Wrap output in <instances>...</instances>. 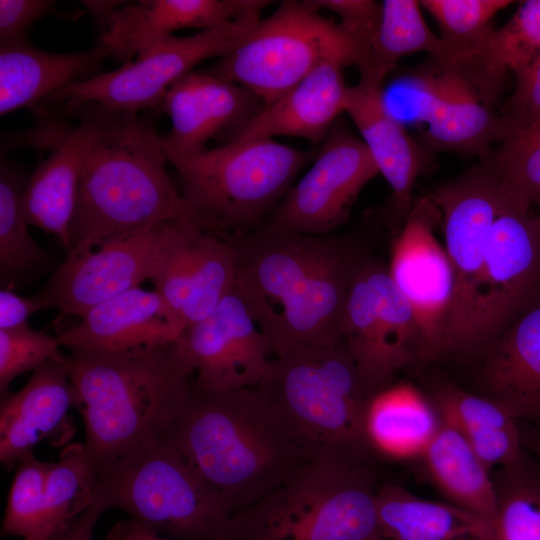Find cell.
Returning <instances> with one entry per match:
<instances>
[{
  "instance_id": "cell-1",
  "label": "cell",
  "mask_w": 540,
  "mask_h": 540,
  "mask_svg": "<svg viewBox=\"0 0 540 540\" xmlns=\"http://www.w3.org/2000/svg\"><path fill=\"white\" fill-rule=\"evenodd\" d=\"M223 240L234 252L235 287L275 358L342 342L347 296L366 257L354 241L268 222Z\"/></svg>"
},
{
  "instance_id": "cell-2",
  "label": "cell",
  "mask_w": 540,
  "mask_h": 540,
  "mask_svg": "<svg viewBox=\"0 0 540 540\" xmlns=\"http://www.w3.org/2000/svg\"><path fill=\"white\" fill-rule=\"evenodd\" d=\"M235 514L291 479L311 459L259 388L209 391L191 382L166 434Z\"/></svg>"
},
{
  "instance_id": "cell-3",
  "label": "cell",
  "mask_w": 540,
  "mask_h": 540,
  "mask_svg": "<svg viewBox=\"0 0 540 540\" xmlns=\"http://www.w3.org/2000/svg\"><path fill=\"white\" fill-rule=\"evenodd\" d=\"M84 446L96 466L154 443L179 417L193 366L180 342L94 357L66 356Z\"/></svg>"
},
{
  "instance_id": "cell-4",
  "label": "cell",
  "mask_w": 540,
  "mask_h": 540,
  "mask_svg": "<svg viewBox=\"0 0 540 540\" xmlns=\"http://www.w3.org/2000/svg\"><path fill=\"white\" fill-rule=\"evenodd\" d=\"M156 112L103 132L80 176L67 255L170 220L189 218L188 206L167 170Z\"/></svg>"
},
{
  "instance_id": "cell-5",
  "label": "cell",
  "mask_w": 540,
  "mask_h": 540,
  "mask_svg": "<svg viewBox=\"0 0 540 540\" xmlns=\"http://www.w3.org/2000/svg\"><path fill=\"white\" fill-rule=\"evenodd\" d=\"M311 460L372 466L365 415L377 392L345 344L305 346L273 358L258 386Z\"/></svg>"
},
{
  "instance_id": "cell-6",
  "label": "cell",
  "mask_w": 540,
  "mask_h": 540,
  "mask_svg": "<svg viewBox=\"0 0 540 540\" xmlns=\"http://www.w3.org/2000/svg\"><path fill=\"white\" fill-rule=\"evenodd\" d=\"M92 503L174 540H226L235 515L167 435L97 466Z\"/></svg>"
},
{
  "instance_id": "cell-7",
  "label": "cell",
  "mask_w": 540,
  "mask_h": 540,
  "mask_svg": "<svg viewBox=\"0 0 540 540\" xmlns=\"http://www.w3.org/2000/svg\"><path fill=\"white\" fill-rule=\"evenodd\" d=\"M314 155L268 138L167 159L180 177L191 220L227 239L262 225Z\"/></svg>"
},
{
  "instance_id": "cell-8",
  "label": "cell",
  "mask_w": 540,
  "mask_h": 540,
  "mask_svg": "<svg viewBox=\"0 0 540 540\" xmlns=\"http://www.w3.org/2000/svg\"><path fill=\"white\" fill-rule=\"evenodd\" d=\"M372 466L311 460L235 514L226 540H384Z\"/></svg>"
},
{
  "instance_id": "cell-9",
  "label": "cell",
  "mask_w": 540,
  "mask_h": 540,
  "mask_svg": "<svg viewBox=\"0 0 540 540\" xmlns=\"http://www.w3.org/2000/svg\"><path fill=\"white\" fill-rule=\"evenodd\" d=\"M366 60L365 50L309 0H285L205 71L243 85L266 106L326 62L359 68Z\"/></svg>"
},
{
  "instance_id": "cell-10",
  "label": "cell",
  "mask_w": 540,
  "mask_h": 540,
  "mask_svg": "<svg viewBox=\"0 0 540 540\" xmlns=\"http://www.w3.org/2000/svg\"><path fill=\"white\" fill-rule=\"evenodd\" d=\"M508 74L488 68L478 57L443 60L429 57L400 82L407 119L426 128L418 143L430 154L445 151L480 158L501 142L504 130L499 96Z\"/></svg>"
},
{
  "instance_id": "cell-11",
  "label": "cell",
  "mask_w": 540,
  "mask_h": 540,
  "mask_svg": "<svg viewBox=\"0 0 540 540\" xmlns=\"http://www.w3.org/2000/svg\"><path fill=\"white\" fill-rule=\"evenodd\" d=\"M261 18L200 31L194 35H170L140 51L135 60L114 71L76 82L45 98L41 107L59 106L64 114L93 103L110 110L138 113L155 110L167 91L208 58H222L239 46Z\"/></svg>"
},
{
  "instance_id": "cell-12",
  "label": "cell",
  "mask_w": 540,
  "mask_h": 540,
  "mask_svg": "<svg viewBox=\"0 0 540 540\" xmlns=\"http://www.w3.org/2000/svg\"><path fill=\"white\" fill-rule=\"evenodd\" d=\"M341 337L363 378L377 391L395 374L424 360L417 318L387 267L366 255L351 284Z\"/></svg>"
},
{
  "instance_id": "cell-13",
  "label": "cell",
  "mask_w": 540,
  "mask_h": 540,
  "mask_svg": "<svg viewBox=\"0 0 540 540\" xmlns=\"http://www.w3.org/2000/svg\"><path fill=\"white\" fill-rule=\"evenodd\" d=\"M488 156L456 180L436 189L445 249L455 275V289L447 322L446 353L467 354L485 250L493 222L503 201Z\"/></svg>"
},
{
  "instance_id": "cell-14",
  "label": "cell",
  "mask_w": 540,
  "mask_h": 540,
  "mask_svg": "<svg viewBox=\"0 0 540 540\" xmlns=\"http://www.w3.org/2000/svg\"><path fill=\"white\" fill-rule=\"evenodd\" d=\"M540 302V216L503 196L485 250L467 354Z\"/></svg>"
},
{
  "instance_id": "cell-15",
  "label": "cell",
  "mask_w": 540,
  "mask_h": 540,
  "mask_svg": "<svg viewBox=\"0 0 540 540\" xmlns=\"http://www.w3.org/2000/svg\"><path fill=\"white\" fill-rule=\"evenodd\" d=\"M378 174L365 143L339 117L314 163L265 222L303 234H331L347 221L359 193Z\"/></svg>"
},
{
  "instance_id": "cell-16",
  "label": "cell",
  "mask_w": 540,
  "mask_h": 540,
  "mask_svg": "<svg viewBox=\"0 0 540 540\" xmlns=\"http://www.w3.org/2000/svg\"><path fill=\"white\" fill-rule=\"evenodd\" d=\"M441 214L431 196L414 200L391 249L388 274L411 306L423 338L424 360L446 353V331L454 289L452 263L436 238Z\"/></svg>"
},
{
  "instance_id": "cell-17",
  "label": "cell",
  "mask_w": 540,
  "mask_h": 540,
  "mask_svg": "<svg viewBox=\"0 0 540 540\" xmlns=\"http://www.w3.org/2000/svg\"><path fill=\"white\" fill-rule=\"evenodd\" d=\"M151 281L188 328L234 287V252L189 218L167 221Z\"/></svg>"
},
{
  "instance_id": "cell-18",
  "label": "cell",
  "mask_w": 540,
  "mask_h": 540,
  "mask_svg": "<svg viewBox=\"0 0 540 540\" xmlns=\"http://www.w3.org/2000/svg\"><path fill=\"white\" fill-rule=\"evenodd\" d=\"M180 342L196 374L194 383L209 391L258 387L272 361L268 340L235 285Z\"/></svg>"
},
{
  "instance_id": "cell-19",
  "label": "cell",
  "mask_w": 540,
  "mask_h": 540,
  "mask_svg": "<svg viewBox=\"0 0 540 540\" xmlns=\"http://www.w3.org/2000/svg\"><path fill=\"white\" fill-rule=\"evenodd\" d=\"M164 223L67 255L38 294L46 309L83 318L96 305L151 280Z\"/></svg>"
},
{
  "instance_id": "cell-20",
  "label": "cell",
  "mask_w": 540,
  "mask_h": 540,
  "mask_svg": "<svg viewBox=\"0 0 540 540\" xmlns=\"http://www.w3.org/2000/svg\"><path fill=\"white\" fill-rule=\"evenodd\" d=\"M69 115L78 117L68 125L29 176L22 194V208L29 225L58 237L66 252L81 172L96 139L105 131L137 116L88 103Z\"/></svg>"
},
{
  "instance_id": "cell-21",
  "label": "cell",
  "mask_w": 540,
  "mask_h": 540,
  "mask_svg": "<svg viewBox=\"0 0 540 540\" xmlns=\"http://www.w3.org/2000/svg\"><path fill=\"white\" fill-rule=\"evenodd\" d=\"M263 107L248 88L204 70L192 71L173 84L153 111L165 113L171 122L162 137L167 157L201 152L224 133L230 138Z\"/></svg>"
},
{
  "instance_id": "cell-22",
  "label": "cell",
  "mask_w": 540,
  "mask_h": 540,
  "mask_svg": "<svg viewBox=\"0 0 540 540\" xmlns=\"http://www.w3.org/2000/svg\"><path fill=\"white\" fill-rule=\"evenodd\" d=\"M57 334L73 357H94L178 341L185 323L155 290L135 287L93 307Z\"/></svg>"
},
{
  "instance_id": "cell-23",
  "label": "cell",
  "mask_w": 540,
  "mask_h": 540,
  "mask_svg": "<svg viewBox=\"0 0 540 540\" xmlns=\"http://www.w3.org/2000/svg\"><path fill=\"white\" fill-rule=\"evenodd\" d=\"M358 70V82L346 89L344 112L355 124L392 190L390 216L400 229L413 206V188L429 154L388 110L384 81L368 69Z\"/></svg>"
},
{
  "instance_id": "cell-24",
  "label": "cell",
  "mask_w": 540,
  "mask_h": 540,
  "mask_svg": "<svg viewBox=\"0 0 540 540\" xmlns=\"http://www.w3.org/2000/svg\"><path fill=\"white\" fill-rule=\"evenodd\" d=\"M266 0H141L125 3L110 17L100 42L124 63L176 30L201 31L260 17Z\"/></svg>"
},
{
  "instance_id": "cell-25",
  "label": "cell",
  "mask_w": 540,
  "mask_h": 540,
  "mask_svg": "<svg viewBox=\"0 0 540 540\" xmlns=\"http://www.w3.org/2000/svg\"><path fill=\"white\" fill-rule=\"evenodd\" d=\"M481 352L480 395L499 404L517 422L540 427V302Z\"/></svg>"
},
{
  "instance_id": "cell-26",
  "label": "cell",
  "mask_w": 540,
  "mask_h": 540,
  "mask_svg": "<svg viewBox=\"0 0 540 540\" xmlns=\"http://www.w3.org/2000/svg\"><path fill=\"white\" fill-rule=\"evenodd\" d=\"M65 359L66 356L45 362L19 391L1 397L2 463H19L34 454L36 445L60 432L67 423L69 410L80 408Z\"/></svg>"
},
{
  "instance_id": "cell-27",
  "label": "cell",
  "mask_w": 540,
  "mask_h": 540,
  "mask_svg": "<svg viewBox=\"0 0 540 540\" xmlns=\"http://www.w3.org/2000/svg\"><path fill=\"white\" fill-rule=\"evenodd\" d=\"M108 56L102 42L75 53L40 50L26 36L0 42V115L26 107L35 112L59 89L104 73Z\"/></svg>"
},
{
  "instance_id": "cell-28",
  "label": "cell",
  "mask_w": 540,
  "mask_h": 540,
  "mask_svg": "<svg viewBox=\"0 0 540 540\" xmlns=\"http://www.w3.org/2000/svg\"><path fill=\"white\" fill-rule=\"evenodd\" d=\"M344 68L336 62L318 66L278 100L264 106L226 143L276 136L322 142L344 112Z\"/></svg>"
},
{
  "instance_id": "cell-29",
  "label": "cell",
  "mask_w": 540,
  "mask_h": 540,
  "mask_svg": "<svg viewBox=\"0 0 540 540\" xmlns=\"http://www.w3.org/2000/svg\"><path fill=\"white\" fill-rule=\"evenodd\" d=\"M378 523L390 540H495L490 519L454 505L420 498L385 483L377 487Z\"/></svg>"
},
{
  "instance_id": "cell-30",
  "label": "cell",
  "mask_w": 540,
  "mask_h": 540,
  "mask_svg": "<svg viewBox=\"0 0 540 540\" xmlns=\"http://www.w3.org/2000/svg\"><path fill=\"white\" fill-rule=\"evenodd\" d=\"M441 419L433 403L408 383L390 384L371 398L365 434L374 453L396 460L420 458Z\"/></svg>"
},
{
  "instance_id": "cell-31",
  "label": "cell",
  "mask_w": 540,
  "mask_h": 540,
  "mask_svg": "<svg viewBox=\"0 0 540 540\" xmlns=\"http://www.w3.org/2000/svg\"><path fill=\"white\" fill-rule=\"evenodd\" d=\"M433 403L490 471L524 457L518 422L491 399L447 386L437 391Z\"/></svg>"
},
{
  "instance_id": "cell-32",
  "label": "cell",
  "mask_w": 540,
  "mask_h": 540,
  "mask_svg": "<svg viewBox=\"0 0 540 540\" xmlns=\"http://www.w3.org/2000/svg\"><path fill=\"white\" fill-rule=\"evenodd\" d=\"M420 459L447 502L492 521L496 507L493 476L456 428L441 419Z\"/></svg>"
},
{
  "instance_id": "cell-33",
  "label": "cell",
  "mask_w": 540,
  "mask_h": 540,
  "mask_svg": "<svg viewBox=\"0 0 540 540\" xmlns=\"http://www.w3.org/2000/svg\"><path fill=\"white\" fill-rule=\"evenodd\" d=\"M29 176L12 161L0 163V279L3 288L29 283L43 274L51 258L28 229L22 194Z\"/></svg>"
},
{
  "instance_id": "cell-34",
  "label": "cell",
  "mask_w": 540,
  "mask_h": 540,
  "mask_svg": "<svg viewBox=\"0 0 540 540\" xmlns=\"http://www.w3.org/2000/svg\"><path fill=\"white\" fill-rule=\"evenodd\" d=\"M379 28L372 40L365 68L384 81L404 56L426 52L447 59V49L427 25L416 0H384Z\"/></svg>"
},
{
  "instance_id": "cell-35",
  "label": "cell",
  "mask_w": 540,
  "mask_h": 540,
  "mask_svg": "<svg viewBox=\"0 0 540 540\" xmlns=\"http://www.w3.org/2000/svg\"><path fill=\"white\" fill-rule=\"evenodd\" d=\"M495 540H540V470L525 457L493 475Z\"/></svg>"
},
{
  "instance_id": "cell-36",
  "label": "cell",
  "mask_w": 540,
  "mask_h": 540,
  "mask_svg": "<svg viewBox=\"0 0 540 540\" xmlns=\"http://www.w3.org/2000/svg\"><path fill=\"white\" fill-rule=\"evenodd\" d=\"M97 466L84 444L64 448L52 462L46 482L47 526L50 540H58L92 503Z\"/></svg>"
},
{
  "instance_id": "cell-37",
  "label": "cell",
  "mask_w": 540,
  "mask_h": 540,
  "mask_svg": "<svg viewBox=\"0 0 540 540\" xmlns=\"http://www.w3.org/2000/svg\"><path fill=\"white\" fill-rule=\"evenodd\" d=\"M436 21L448 57L462 60L477 57L492 31V19L513 3L510 0H422Z\"/></svg>"
},
{
  "instance_id": "cell-38",
  "label": "cell",
  "mask_w": 540,
  "mask_h": 540,
  "mask_svg": "<svg viewBox=\"0 0 540 540\" xmlns=\"http://www.w3.org/2000/svg\"><path fill=\"white\" fill-rule=\"evenodd\" d=\"M488 158L504 198L531 210L540 198V125L507 135Z\"/></svg>"
},
{
  "instance_id": "cell-39",
  "label": "cell",
  "mask_w": 540,
  "mask_h": 540,
  "mask_svg": "<svg viewBox=\"0 0 540 540\" xmlns=\"http://www.w3.org/2000/svg\"><path fill=\"white\" fill-rule=\"evenodd\" d=\"M52 462L34 454L18 463L2 523V534L27 540H50L47 526L46 482Z\"/></svg>"
},
{
  "instance_id": "cell-40",
  "label": "cell",
  "mask_w": 540,
  "mask_h": 540,
  "mask_svg": "<svg viewBox=\"0 0 540 540\" xmlns=\"http://www.w3.org/2000/svg\"><path fill=\"white\" fill-rule=\"evenodd\" d=\"M540 54V0L523 1L500 28H493L477 57L493 71L514 73Z\"/></svg>"
},
{
  "instance_id": "cell-41",
  "label": "cell",
  "mask_w": 540,
  "mask_h": 540,
  "mask_svg": "<svg viewBox=\"0 0 540 540\" xmlns=\"http://www.w3.org/2000/svg\"><path fill=\"white\" fill-rule=\"evenodd\" d=\"M57 336L28 327L0 330V395L9 393L11 382L20 374L35 371L49 360H60L65 355L60 350Z\"/></svg>"
},
{
  "instance_id": "cell-42",
  "label": "cell",
  "mask_w": 540,
  "mask_h": 540,
  "mask_svg": "<svg viewBox=\"0 0 540 540\" xmlns=\"http://www.w3.org/2000/svg\"><path fill=\"white\" fill-rule=\"evenodd\" d=\"M513 93L499 110L504 137L540 125V54L515 71Z\"/></svg>"
},
{
  "instance_id": "cell-43",
  "label": "cell",
  "mask_w": 540,
  "mask_h": 540,
  "mask_svg": "<svg viewBox=\"0 0 540 540\" xmlns=\"http://www.w3.org/2000/svg\"><path fill=\"white\" fill-rule=\"evenodd\" d=\"M309 2L319 11L324 9L333 12L339 18L338 24L341 28L365 50L368 58L372 40L381 20V3L373 0H309Z\"/></svg>"
},
{
  "instance_id": "cell-44",
  "label": "cell",
  "mask_w": 540,
  "mask_h": 540,
  "mask_svg": "<svg viewBox=\"0 0 540 540\" xmlns=\"http://www.w3.org/2000/svg\"><path fill=\"white\" fill-rule=\"evenodd\" d=\"M53 12L51 0H0V42L25 37L34 21Z\"/></svg>"
},
{
  "instance_id": "cell-45",
  "label": "cell",
  "mask_w": 540,
  "mask_h": 540,
  "mask_svg": "<svg viewBox=\"0 0 540 540\" xmlns=\"http://www.w3.org/2000/svg\"><path fill=\"white\" fill-rule=\"evenodd\" d=\"M43 300L38 296L24 297L13 289L0 291V330H14L29 326V318L40 310H45Z\"/></svg>"
},
{
  "instance_id": "cell-46",
  "label": "cell",
  "mask_w": 540,
  "mask_h": 540,
  "mask_svg": "<svg viewBox=\"0 0 540 540\" xmlns=\"http://www.w3.org/2000/svg\"><path fill=\"white\" fill-rule=\"evenodd\" d=\"M103 512L105 511L102 508L92 503L70 524L58 540H93L95 524Z\"/></svg>"
},
{
  "instance_id": "cell-47",
  "label": "cell",
  "mask_w": 540,
  "mask_h": 540,
  "mask_svg": "<svg viewBox=\"0 0 540 540\" xmlns=\"http://www.w3.org/2000/svg\"><path fill=\"white\" fill-rule=\"evenodd\" d=\"M106 540H174L129 518L118 522L108 533Z\"/></svg>"
},
{
  "instance_id": "cell-48",
  "label": "cell",
  "mask_w": 540,
  "mask_h": 540,
  "mask_svg": "<svg viewBox=\"0 0 540 540\" xmlns=\"http://www.w3.org/2000/svg\"><path fill=\"white\" fill-rule=\"evenodd\" d=\"M82 3L87 8L95 22H98L105 31L111 15L126 2L85 0Z\"/></svg>"
},
{
  "instance_id": "cell-49",
  "label": "cell",
  "mask_w": 540,
  "mask_h": 540,
  "mask_svg": "<svg viewBox=\"0 0 540 540\" xmlns=\"http://www.w3.org/2000/svg\"><path fill=\"white\" fill-rule=\"evenodd\" d=\"M537 206H538V207H539V209H540V198H539V200H538V202H537ZM538 215L540 216V212H539V214H538Z\"/></svg>"
},
{
  "instance_id": "cell-50",
  "label": "cell",
  "mask_w": 540,
  "mask_h": 540,
  "mask_svg": "<svg viewBox=\"0 0 540 540\" xmlns=\"http://www.w3.org/2000/svg\"><path fill=\"white\" fill-rule=\"evenodd\" d=\"M22 540H27V539H22Z\"/></svg>"
}]
</instances>
